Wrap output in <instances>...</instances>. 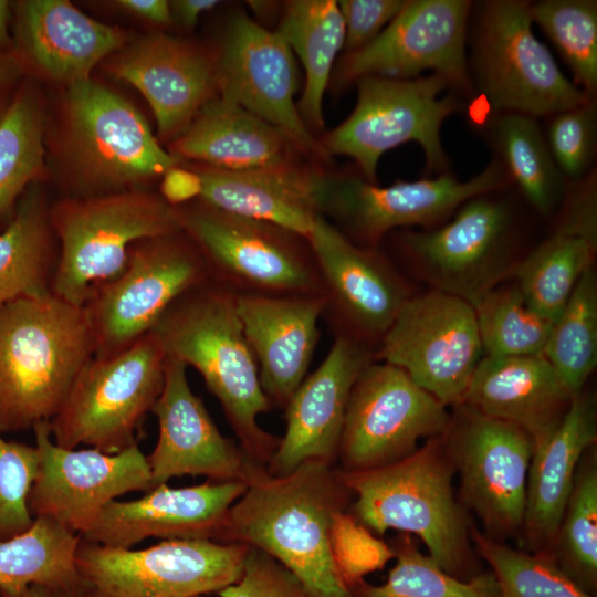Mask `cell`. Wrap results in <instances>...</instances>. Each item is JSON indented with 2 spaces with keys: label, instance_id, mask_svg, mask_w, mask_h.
I'll return each mask as SVG.
<instances>
[{
  "label": "cell",
  "instance_id": "1",
  "mask_svg": "<svg viewBox=\"0 0 597 597\" xmlns=\"http://www.w3.org/2000/svg\"><path fill=\"white\" fill-rule=\"evenodd\" d=\"M349 494L338 468L325 460H308L280 476L262 468L230 507L219 542L265 552L298 579L307 597H354L331 542Z\"/></svg>",
  "mask_w": 597,
  "mask_h": 597
},
{
  "label": "cell",
  "instance_id": "2",
  "mask_svg": "<svg viewBox=\"0 0 597 597\" xmlns=\"http://www.w3.org/2000/svg\"><path fill=\"white\" fill-rule=\"evenodd\" d=\"M167 357L193 367L220 402L239 446L266 467L280 438L258 423L272 408L237 312L235 294L209 279L180 295L151 329Z\"/></svg>",
  "mask_w": 597,
  "mask_h": 597
},
{
  "label": "cell",
  "instance_id": "3",
  "mask_svg": "<svg viewBox=\"0 0 597 597\" xmlns=\"http://www.w3.org/2000/svg\"><path fill=\"white\" fill-rule=\"evenodd\" d=\"M94 355L82 306L51 291L1 306L0 433L50 421Z\"/></svg>",
  "mask_w": 597,
  "mask_h": 597
},
{
  "label": "cell",
  "instance_id": "4",
  "mask_svg": "<svg viewBox=\"0 0 597 597\" xmlns=\"http://www.w3.org/2000/svg\"><path fill=\"white\" fill-rule=\"evenodd\" d=\"M51 148L69 196L145 189L181 163L132 103L92 77L65 86Z\"/></svg>",
  "mask_w": 597,
  "mask_h": 597
},
{
  "label": "cell",
  "instance_id": "5",
  "mask_svg": "<svg viewBox=\"0 0 597 597\" xmlns=\"http://www.w3.org/2000/svg\"><path fill=\"white\" fill-rule=\"evenodd\" d=\"M442 436L381 468L338 470L355 496L353 516L360 524L376 535L388 530L417 535L428 555L458 578L473 562L471 526L453 491L455 472Z\"/></svg>",
  "mask_w": 597,
  "mask_h": 597
},
{
  "label": "cell",
  "instance_id": "6",
  "mask_svg": "<svg viewBox=\"0 0 597 597\" xmlns=\"http://www.w3.org/2000/svg\"><path fill=\"white\" fill-rule=\"evenodd\" d=\"M49 217L59 242L50 290L82 307L123 271L135 242L181 231L176 207L146 189L67 196Z\"/></svg>",
  "mask_w": 597,
  "mask_h": 597
},
{
  "label": "cell",
  "instance_id": "7",
  "mask_svg": "<svg viewBox=\"0 0 597 597\" xmlns=\"http://www.w3.org/2000/svg\"><path fill=\"white\" fill-rule=\"evenodd\" d=\"M175 207L181 231L201 252L210 279L235 295H322L305 235L197 199Z\"/></svg>",
  "mask_w": 597,
  "mask_h": 597
},
{
  "label": "cell",
  "instance_id": "8",
  "mask_svg": "<svg viewBox=\"0 0 597 597\" xmlns=\"http://www.w3.org/2000/svg\"><path fill=\"white\" fill-rule=\"evenodd\" d=\"M165 365L151 332L112 357L90 359L49 421L54 443L108 454L137 446L136 432L161 392Z\"/></svg>",
  "mask_w": 597,
  "mask_h": 597
},
{
  "label": "cell",
  "instance_id": "9",
  "mask_svg": "<svg viewBox=\"0 0 597 597\" xmlns=\"http://www.w3.org/2000/svg\"><path fill=\"white\" fill-rule=\"evenodd\" d=\"M357 101L350 115L320 142L329 157L355 160L360 175L376 182L377 166L387 151L408 142L418 143L429 169H443L447 157L441 143V126L462 108L443 76L432 73L411 80L379 76L359 78Z\"/></svg>",
  "mask_w": 597,
  "mask_h": 597
},
{
  "label": "cell",
  "instance_id": "10",
  "mask_svg": "<svg viewBox=\"0 0 597 597\" xmlns=\"http://www.w3.org/2000/svg\"><path fill=\"white\" fill-rule=\"evenodd\" d=\"M249 549L240 543L164 540L144 549L81 538V597H202L238 580Z\"/></svg>",
  "mask_w": 597,
  "mask_h": 597
},
{
  "label": "cell",
  "instance_id": "11",
  "mask_svg": "<svg viewBox=\"0 0 597 597\" xmlns=\"http://www.w3.org/2000/svg\"><path fill=\"white\" fill-rule=\"evenodd\" d=\"M209 279L201 252L182 231L135 242L123 271L98 286L83 306L94 357L128 348L151 332L180 295Z\"/></svg>",
  "mask_w": 597,
  "mask_h": 597
},
{
  "label": "cell",
  "instance_id": "12",
  "mask_svg": "<svg viewBox=\"0 0 597 597\" xmlns=\"http://www.w3.org/2000/svg\"><path fill=\"white\" fill-rule=\"evenodd\" d=\"M507 174L499 163L467 181L450 174L381 187L352 172H321L315 184L320 214L352 242L377 249L390 231L431 227L468 200L503 188Z\"/></svg>",
  "mask_w": 597,
  "mask_h": 597
},
{
  "label": "cell",
  "instance_id": "13",
  "mask_svg": "<svg viewBox=\"0 0 597 597\" xmlns=\"http://www.w3.org/2000/svg\"><path fill=\"white\" fill-rule=\"evenodd\" d=\"M532 24L530 2L491 0L482 4L473 70L488 104L496 114L537 118L593 100L564 75Z\"/></svg>",
  "mask_w": 597,
  "mask_h": 597
},
{
  "label": "cell",
  "instance_id": "14",
  "mask_svg": "<svg viewBox=\"0 0 597 597\" xmlns=\"http://www.w3.org/2000/svg\"><path fill=\"white\" fill-rule=\"evenodd\" d=\"M450 419L447 407L402 369L373 360L350 391L337 468L362 472L400 461L420 440L444 434Z\"/></svg>",
  "mask_w": 597,
  "mask_h": 597
},
{
  "label": "cell",
  "instance_id": "15",
  "mask_svg": "<svg viewBox=\"0 0 597 597\" xmlns=\"http://www.w3.org/2000/svg\"><path fill=\"white\" fill-rule=\"evenodd\" d=\"M442 437L459 474L462 505L478 515L486 536L519 541L534 451L531 436L513 423L460 405Z\"/></svg>",
  "mask_w": 597,
  "mask_h": 597
},
{
  "label": "cell",
  "instance_id": "16",
  "mask_svg": "<svg viewBox=\"0 0 597 597\" xmlns=\"http://www.w3.org/2000/svg\"><path fill=\"white\" fill-rule=\"evenodd\" d=\"M482 357L473 306L436 290L408 298L374 354L446 407L463 402Z\"/></svg>",
  "mask_w": 597,
  "mask_h": 597
},
{
  "label": "cell",
  "instance_id": "17",
  "mask_svg": "<svg viewBox=\"0 0 597 597\" xmlns=\"http://www.w3.org/2000/svg\"><path fill=\"white\" fill-rule=\"evenodd\" d=\"M512 214L502 201L484 196L464 202L451 221L426 231H404L398 247L432 290L474 306L511 277Z\"/></svg>",
  "mask_w": 597,
  "mask_h": 597
},
{
  "label": "cell",
  "instance_id": "18",
  "mask_svg": "<svg viewBox=\"0 0 597 597\" xmlns=\"http://www.w3.org/2000/svg\"><path fill=\"white\" fill-rule=\"evenodd\" d=\"M471 6L467 0H407L374 41L339 57L332 90L343 91L365 76L411 80L425 71L443 76L452 87H467Z\"/></svg>",
  "mask_w": 597,
  "mask_h": 597
},
{
  "label": "cell",
  "instance_id": "19",
  "mask_svg": "<svg viewBox=\"0 0 597 597\" xmlns=\"http://www.w3.org/2000/svg\"><path fill=\"white\" fill-rule=\"evenodd\" d=\"M306 238L322 282V318L334 337L375 352L412 295L407 281L378 248L352 242L322 214Z\"/></svg>",
  "mask_w": 597,
  "mask_h": 597
},
{
  "label": "cell",
  "instance_id": "20",
  "mask_svg": "<svg viewBox=\"0 0 597 597\" xmlns=\"http://www.w3.org/2000/svg\"><path fill=\"white\" fill-rule=\"evenodd\" d=\"M39 470L29 507L33 517L50 519L83 534L117 498L153 489L147 457L138 444L108 454L96 449H64L52 439L49 421L33 428Z\"/></svg>",
  "mask_w": 597,
  "mask_h": 597
},
{
  "label": "cell",
  "instance_id": "21",
  "mask_svg": "<svg viewBox=\"0 0 597 597\" xmlns=\"http://www.w3.org/2000/svg\"><path fill=\"white\" fill-rule=\"evenodd\" d=\"M217 50L219 97L281 128L327 169L331 157L298 113L295 61L280 34L239 12Z\"/></svg>",
  "mask_w": 597,
  "mask_h": 597
},
{
  "label": "cell",
  "instance_id": "22",
  "mask_svg": "<svg viewBox=\"0 0 597 597\" xmlns=\"http://www.w3.org/2000/svg\"><path fill=\"white\" fill-rule=\"evenodd\" d=\"M109 72L149 103L158 139L171 142L219 97L218 50L165 33H153L114 53Z\"/></svg>",
  "mask_w": 597,
  "mask_h": 597
},
{
  "label": "cell",
  "instance_id": "23",
  "mask_svg": "<svg viewBox=\"0 0 597 597\" xmlns=\"http://www.w3.org/2000/svg\"><path fill=\"white\" fill-rule=\"evenodd\" d=\"M151 412L159 428L157 443L147 455L153 488L184 475L248 484L265 468L221 434L203 401L192 392L187 366L178 359L166 356L163 389Z\"/></svg>",
  "mask_w": 597,
  "mask_h": 597
},
{
  "label": "cell",
  "instance_id": "24",
  "mask_svg": "<svg viewBox=\"0 0 597 597\" xmlns=\"http://www.w3.org/2000/svg\"><path fill=\"white\" fill-rule=\"evenodd\" d=\"M374 354L358 342L334 337L324 360L284 407L285 432L265 467L269 474L285 475L308 460L336 463L350 391Z\"/></svg>",
  "mask_w": 597,
  "mask_h": 597
},
{
  "label": "cell",
  "instance_id": "25",
  "mask_svg": "<svg viewBox=\"0 0 597 597\" xmlns=\"http://www.w3.org/2000/svg\"><path fill=\"white\" fill-rule=\"evenodd\" d=\"M247 486L211 480L177 489L160 484L137 500L111 502L80 536L116 548H132L148 537L219 542L228 512Z\"/></svg>",
  "mask_w": 597,
  "mask_h": 597
},
{
  "label": "cell",
  "instance_id": "26",
  "mask_svg": "<svg viewBox=\"0 0 597 597\" xmlns=\"http://www.w3.org/2000/svg\"><path fill=\"white\" fill-rule=\"evenodd\" d=\"M168 151L181 163L233 171L290 175L327 170L284 130L221 97L198 113L169 143Z\"/></svg>",
  "mask_w": 597,
  "mask_h": 597
},
{
  "label": "cell",
  "instance_id": "27",
  "mask_svg": "<svg viewBox=\"0 0 597 597\" xmlns=\"http://www.w3.org/2000/svg\"><path fill=\"white\" fill-rule=\"evenodd\" d=\"M262 390L283 408L307 376L321 331L322 295H235Z\"/></svg>",
  "mask_w": 597,
  "mask_h": 597
},
{
  "label": "cell",
  "instance_id": "28",
  "mask_svg": "<svg viewBox=\"0 0 597 597\" xmlns=\"http://www.w3.org/2000/svg\"><path fill=\"white\" fill-rule=\"evenodd\" d=\"M14 49L30 67L67 86L128 43V34L102 23L67 0H27L15 6Z\"/></svg>",
  "mask_w": 597,
  "mask_h": 597
},
{
  "label": "cell",
  "instance_id": "29",
  "mask_svg": "<svg viewBox=\"0 0 597 597\" xmlns=\"http://www.w3.org/2000/svg\"><path fill=\"white\" fill-rule=\"evenodd\" d=\"M597 441L595 396H575L555 430L534 446L527 482L523 527L524 551L547 554L573 489L578 463Z\"/></svg>",
  "mask_w": 597,
  "mask_h": 597
},
{
  "label": "cell",
  "instance_id": "30",
  "mask_svg": "<svg viewBox=\"0 0 597 597\" xmlns=\"http://www.w3.org/2000/svg\"><path fill=\"white\" fill-rule=\"evenodd\" d=\"M573 398L543 354L483 356L461 405L520 427L535 446L561 423Z\"/></svg>",
  "mask_w": 597,
  "mask_h": 597
},
{
  "label": "cell",
  "instance_id": "31",
  "mask_svg": "<svg viewBox=\"0 0 597 597\" xmlns=\"http://www.w3.org/2000/svg\"><path fill=\"white\" fill-rule=\"evenodd\" d=\"M597 252V188L589 175L573 189L552 233L513 268L530 305L554 322Z\"/></svg>",
  "mask_w": 597,
  "mask_h": 597
},
{
  "label": "cell",
  "instance_id": "32",
  "mask_svg": "<svg viewBox=\"0 0 597 597\" xmlns=\"http://www.w3.org/2000/svg\"><path fill=\"white\" fill-rule=\"evenodd\" d=\"M197 200L231 213L269 221L307 237L320 214L315 184L325 170L307 174L233 171L193 164Z\"/></svg>",
  "mask_w": 597,
  "mask_h": 597
},
{
  "label": "cell",
  "instance_id": "33",
  "mask_svg": "<svg viewBox=\"0 0 597 597\" xmlns=\"http://www.w3.org/2000/svg\"><path fill=\"white\" fill-rule=\"evenodd\" d=\"M275 32L298 55L304 69L305 83L296 104L304 124L315 135L324 129L323 100L345 43L337 1H285Z\"/></svg>",
  "mask_w": 597,
  "mask_h": 597
},
{
  "label": "cell",
  "instance_id": "34",
  "mask_svg": "<svg viewBox=\"0 0 597 597\" xmlns=\"http://www.w3.org/2000/svg\"><path fill=\"white\" fill-rule=\"evenodd\" d=\"M49 210L39 182L34 184L0 231V307L20 297L51 291L57 253Z\"/></svg>",
  "mask_w": 597,
  "mask_h": 597
},
{
  "label": "cell",
  "instance_id": "35",
  "mask_svg": "<svg viewBox=\"0 0 597 597\" xmlns=\"http://www.w3.org/2000/svg\"><path fill=\"white\" fill-rule=\"evenodd\" d=\"M46 130L44 103L24 78L0 122V231L13 218L24 192L43 176Z\"/></svg>",
  "mask_w": 597,
  "mask_h": 597
},
{
  "label": "cell",
  "instance_id": "36",
  "mask_svg": "<svg viewBox=\"0 0 597 597\" xmlns=\"http://www.w3.org/2000/svg\"><path fill=\"white\" fill-rule=\"evenodd\" d=\"M81 536L46 517H34L24 533L0 542V587L30 585L81 595L75 554Z\"/></svg>",
  "mask_w": 597,
  "mask_h": 597
},
{
  "label": "cell",
  "instance_id": "37",
  "mask_svg": "<svg viewBox=\"0 0 597 597\" xmlns=\"http://www.w3.org/2000/svg\"><path fill=\"white\" fill-rule=\"evenodd\" d=\"M491 135L505 172L538 212L549 213L563 197L565 178L551 155L536 118L519 113H499L492 121Z\"/></svg>",
  "mask_w": 597,
  "mask_h": 597
},
{
  "label": "cell",
  "instance_id": "38",
  "mask_svg": "<svg viewBox=\"0 0 597 597\" xmlns=\"http://www.w3.org/2000/svg\"><path fill=\"white\" fill-rule=\"evenodd\" d=\"M543 355L575 397L597 366V274L595 266L579 277L553 322Z\"/></svg>",
  "mask_w": 597,
  "mask_h": 597
},
{
  "label": "cell",
  "instance_id": "39",
  "mask_svg": "<svg viewBox=\"0 0 597 597\" xmlns=\"http://www.w3.org/2000/svg\"><path fill=\"white\" fill-rule=\"evenodd\" d=\"M580 459L553 545L556 565L589 593L597 582V451Z\"/></svg>",
  "mask_w": 597,
  "mask_h": 597
},
{
  "label": "cell",
  "instance_id": "40",
  "mask_svg": "<svg viewBox=\"0 0 597 597\" xmlns=\"http://www.w3.org/2000/svg\"><path fill=\"white\" fill-rule=\"evenodd\" d=\"M473 308L483 356L543 354L553 321L533 308L516 284L495 286Z\"/></svg>",
  "mask_w": 597,
  "mask_h": 597
},
{
  "label": "cell",
  "instance_id": "41",
  "mask_svg": "<svg viewBox=\"0 0 597 597\" xmlns=\"http://www.w3.org/2000/svg\"><path fill=\"white\" fill-rule=\"evenodd\" d=\"M391 549L396 564L385 584L363 579L350 588L354 597H499L493 575L461 580L421 553L410 534L399 533Z\"/></svg>",
  "mask_w": 597,
  "mask_h": 597
},
{
  "label": "cell",
  "instance_id": "42",
  "mask_svg": "<svg viewBox=\"0 0 597 597\" xmlns=\"http://www.w3.org/2000/svg\"><path fill=\"white\" fill-rule=\"evenodd\" d=\"M471 541L491 566L499 597H594L545 553L513 548L470 528Z\"/></svg>",
  "mask_w": 597,
  "mask_h": 597
},
{
  "label": "cell",
  "instance_id": "43",
  "mask_svg": "<svg viewBox=\"0 0 597 597\" xmlns=\"http://www.w3.org/2000/svg\"><path fill=\"white\" fill-rule=\"evenodd\" d=\"M531 15L568 65L574 84L593 98L597 88V2L541 0L531 3Z\"/></svg>",
  "mask_w": 597,
  "mask_h": 597
},
{
  "label": "cell",
  "instance_id": "44",
  "mask_svg": "<svg viewBox=\"0 0 597 597\" xmlns=\"http://www.w3.org/2000/svg\"><path fill=\"white\" fill-rule=\"evenodd\" d=\"M0 433V542L33 524L29 496L39 470L36 447L4 440Z\"/></svg>",
  "mask_w": 597,
  "mask_h": 597
},
{
  "label": "cell",
  "instance_id": "45",
  "mask_svg": "<svg viewBox=\"0 0 597 597\" xmlns=\"http://www.w3.org/2000/svg\"><path fill=\"white\" fill-rule=\"evenodd\" d=\"M597 116L593 100L552 116L546 143L564 178H585L596 148Z\"/></svg>",
  "mask_w": 597,
  "mask_h": 597
},
{
  "label": "cell",
  "instance_id": "46",
  "mask_svg": "<svg viewBox=\"0 0 597 597\" xmlns=\"http://www.w3.org/2000/svg\"><path fill=\"white\" fill-rule=\"evenodd\" d=\"M331 542L336 567L349 588L394 557L390 546L345 511L335 516Z\"/></svg>",
  "mask_w": 597,
  "mask_h": 597
},
{
  "label": "cell",
  "instance_id": "47",
  "mask_svg": "<svg viewBox=\"0 0 597 597\" xmlns=\"http://www.w3.org/2000/svg\"><path fill=\"white\" fill-rule=\"evenodd\" d=\"M219 597H307L298 579L265 552L249 546L237 582Z\"/></svg>",
  "mask_w": 597,
  "mask_h": 597
},
{
  "label": "cell",
  "instance_id": "48",
  "mask_svg": "<svg viewBox=\"0 0 597 597\" xmlns=\"http://www.w3.org/2000/svg\"><path fill=\"white\" fill-rule=\"evenodd\" d=\"M406 0L337 1L345 27V53L357 51L374 41L396 18Z\"/></svg>",
  "mask_w": 597,
  "mask_h": 597
},
{
  "label": "cell",
  "instance_id": "49",
  "mask_svg": "<svg viewBox=\"0 0 597 597\" xmlns=\"http://www.w3.org/2000/svg\"><path fill=\"white\" fill-rule=\"evenodd\" d=\"M27 73L28 69L14 48L0 52V122L11 106Z\"/></svg>",
  "mask_w": 597,
  "mask_h": 597
},
{
  "label": "cell",
  "instance_id": "50",
  "mask_svg": "<svg viewBox=\"0 0 597 597\" xmlns=\"http://www.w3.org/2000/svg\"><path fill=\"white\" fill-rule=\"evenodd\" d=\"M126 13L133 14L142 20L159 25H167L172 22L169 1L165 0H117L113 2Z\"/></svg>",
  "mask_w": 597,
  "mask_h": 597
},
{
  "label": "cell",
  "instance_id": "51",
  "mask_svg": "<svg viewBox=\"0 0 597 597\" xmlns=\"http://www.w3.org/2000/svg\"><path fill=\"white\" fill-rule=\"evenodd\" d=\"M218 0H174L169 1L172 22H176L184 30H192L199 18L218 7Z\"/></svg>",
  "mask_w": 597,
  "mask_h": 597
},
{
  "label": "cell",
  "instance_id": "52",
  "mask_svg": "<svg viewBox=\"0 0 597 597\" xmlns=\"http://www.w3.org/2000/svg\"><path fill=\"white\" fill-rule=\"evenodd\" d=\"M11 2L0 0V52L10 51L14 48L10 35Z\"/></svg>",
  "mask_w": 597,
  "mask_h": 597
},
{
  "label": "cell",
  "instance_id": "53",
  "mask_svg": "<svg viewBox=\"0 0 597 597\" xmlns=\"http://www.w3.org/2000/svg\"><path fill=\"white\" fill-rule=\"evenodd\" d=\"M0 597H51V590L39 585L19 588L0 587Z\"/></svg>",
  "mask_w": 597,
  "mask_h": 597
},
{
  "label": "cell",
  "instance_id": "54",
  "mask_svg": "<svg viewBox=\"0 0 597 597\" xmlns=\"http://www.w3.org/2000/svg\"><path fill=\"white\" fill-rule=\"evenodd\" d=\"M247 3L262 19L274 17L280 8V2L276 1H247Z\"/></svg>",
  "mask_w": 597,
  "mask_h": 597
},
{
  "label": "cell",
  "instance_id": "55",
  "mask_svg": "<svg viewBox=\"0 0 597 597\" xmlns=\"http://www.w3.org/2000/svg\"><path fill=\"white\" fill-rule=\"evenodd\" d=\"M51 597H81V596L73 593H64V591L52 593L51 591Z\"/></svg>",
  "mask_w": 597,
  "mask_h": 597
}]
</instances>
